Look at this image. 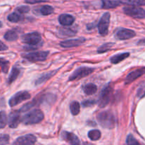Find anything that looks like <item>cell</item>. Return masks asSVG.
<instances>
[{
    "mask_svg": "<svg viewBox=\"0 0 145 145\" xmlns=\"http://www.w3.org/2000/svg\"><path fill=\"white\" fill-rule=\"evenodd\" d=\"M145 96V83L143 84L137 91V96L139 98H142Z\"/></svg>",
    "mask_w": 145,
    "mask_h": 145,
    "instance_id": "cell-35",
    "label": "cell"
},
{
    "mask_svg": "<svg viewBox=\"0 0 145 145\" xmlns=\"http://www.w3.org/2000/svg\"><path fill=\"white\" fill-rule=\"evenodd\" d=\"M96 25H97V23L96 22H93L92 24H88V26H87V28H88V30H92V29H93V28H95V27H96Z\"/></svg>",
    "mask_w": 145,
    "mask_h": 145,
    "instance_id": "cell-39",
    "label": "cell"
},
{
    "mask_svg": "<svg viewBox=\"0 0 145 145\" xmlns=\"http://www.w3.org/2000/svg\"><path fill=\"white\" fill-rule=\"evenodd\" d=\"M138 45H145V38L140 40L138 42Z\"/></svg>",
    "mask_w": 145,
    "mask_h": 145,
    "instance_id": "cell-40",
    "label": "cell"
},
{
    "mask_svg": "<svg viewBox=\"0 0 145 145\" xmlns=\"http://www.w3.org/2000/svg\"><path fill=\"white\" fill-rule=\"evenodd\" d=\"M96 102L95 101H92V100H88V101H85L82 102V104L83 105L84 107H88V106H93Z\"/></svg>",
    "mask_w": 145,
    "mask_h": 145,
    "instance_id": "cell-37",
    "label": "cell"
},
{
    "mask_svg": "<svg viewBox=\"0 0 145 145\" xmlns=\"http://www.w3.org/2000/svg\"><path fill=\"white\" fill-rule=\"evenodd\" d=\"M144 74L145 67L139 68V69H136V70L134 71H132V72L128 74L127 76H126V79H125V84H128L132 83V82L136 80V79L140 77L141 76H142V75Z\"/></svg>",
    "mask_w": 145,
    "mask_h": 145,
    "instance_id": "cell-13",
    "label": "cell"
},
{
    "mask_svg": "<svg viewBox=\"0 0 145 145\" xmlns=\"http://www.w3.org/2000/svg\"><path fill=\"white\" fill-rule=\"evenodd\" d=\"M1 25H2V24H1V21H0V28H1Z\"/></svg>",
    "mask_w": 145,
    "mask_h": 145,
    "instance_id": "cell-41",
    "label": "cell"
},
{
    "mask_svg": "<svg viewBox=\"0 0 145 145\" xmlns=\"http://www.w3.org/2000/svg\"><path fill=\"white\" fill-rule=\"evenodd\" d=\"M121 4L129 6H145V0H119Z\"/></svg>",
    "mask_w": 145,
    "mask_h": 145,
    "instance_id": "cell-21",
    "label": "cell"
},
{
    "mask_svg": "<svg viewBox=\"0 0 145 145\" xmlns=\"http://www.w3.org/2000/svg\"><path fill=\"white\" fill-rule=\"evenodd\" d=\"M8 123L7 114L4 111H0V129H3L6 127Z\"/></svg>",
    "mask_w": 145,
    "mask_h": 145,
    "instance_id": "cell-28",
    "label": "cell"
},
{
    "mask_svg": "<svg viewBox=\"0 0 145 145\" xmlns=\"http://www.w3.org/2000/svg\"><path fill=\"white\" fill-rule=\"evenodd\" d=\"M36 142V137L34 135L28 134L26 135L22 136L13 142L14 144H24V145H28V144H35Z\"/></svg>",
    "mask_w": 145,
    "mask_h": 145,
    "instance_id": "cell-12",
    "label": "cell"
},
{
    "mask_svg": "<svg viewBox=\"0 0 145 145\" xmlns=\"http://www.w3.org/2000/svg\"><path fill=\"white\" fill-rule=\"evenodd\" d=\"M7 18H8V20L10 22L17 23L22 21L24 17H23V16L21 15V14H19V13L18 14V13L16 12H14L10 14L8 16V17H7Z\"/></svg>",
    "mask_w": 145,
    "mask_h": 145,
    "instance_id": "cell-24",
    "label": "cell"
},
{
    "mask_svg": "<svg viewBox=\"0 0 145 145\" xmlns=\"http://www.w3.org/2000/svg\"><path fill=\"white\" fill-rule=\"evenodd\" d=\"M0 66H1V69L4 73H7L9 69V62L7 60L2 59L0 57Z\"/></svg>",
    "mask_w": 145,
    "mask_h": 145,
    "instance_id": "cell-31",
    "label": "cell"
},
{
    "mask_svg": "<svg viewBox=\"0 0 145 145\" xmlns=\"http://www.w3.org/2000/svg\"><path fill=\"white\" fill-rule=\"evenodd\" d=\"M109 20H110V14L106 12L102 15L98 24V28L99 33L102 35H105L107 34L108 29L109 25Z\"/></svg>",
    "mask_w": 145,
    "mask_h": 145,
    "instance_id": "cell-5",
    "label": "cell"
},
{
    "mask_svg": "<svg viewBox=\"0 0 145 145\" xmlns=\"http://www.w3.org/2000/svg\"><path fill=\"white\" fill-rule=\"evenodd\" d=\"M75 18L70 14H61L58 17V21L64 26H69L73 24Z\"/></svg>",
    "mask_w": 145,
    "mask_h": 145,
    "instance_id": "cell-16",
    "label": "cell"
},
{
    "mask_svg": "<svg viewBox=\"0 0 145 145\" xmlns=\"http://www.w3.org/2000/svg\"><path fill=\"white\" fill-rule=\"evenodd\" d=\"M113 92V88L110 84L107 85L103 88L98 99V105L100 108H104L109 103Z\"/></svg>",
    "mask_w": 145,
    "mask_h": 145,
    "instance_id": "cell-3",
    "label": "cell"
},
{
    "mask_svg": "<svg viewBox=\"0 0 145 145\" xmlns=\"http://www.w3.org/2000/svg\"><path fill=\"white\" fill-rule=\"evenodd\" d=\"M99 124L104 128L112 129L115 125V118L109 111L100 112L97 116Z\"/></svg>",
    "mask_w": 145,
    "mask_h": 145,
    "instance_id": "cell-2",
    "label": "cell"
},
{
    "mask_svg": "<svg viewBox=\"0 0 145 145\" xmlns=\"http://www.w3.org/2000/svg\"><path fill=\"white\" fill-rule=\"evenodd\" d=\"M4 38L6 40L9 41V42L15 41L18 38V33H17L15 30H10V31H8L5 34H4Z\"/></svg>",
    "mask_w": 145,
    "mask_h": 145,
    "instance_id": "cell-20",
    "label": "cell"
},
{
    "mask_svg": "<svg viewBox=\"0 0 145 145\" xmlns=\"http://www.w3.org/2000/svg\"><path fill=\"white\" fill-rule=\"evenodd\" d=\"M21 40L28 45H37L40 43L41 40V34L38 32H32L25 34L21 36Z\"/></svg>",
    "mask_w": 145,
    "mask_h": 145,
    "instance_id": "cell-8",
    "label": "cell"
},
{
    "mask_svg": "<svg viewBox=\"0 0 145 145\" xmlns=\"http://www.w3.org/2000/svg\"><path fill=\"white\" fill-rule=\"evenodd\" d=\"M20 74V69L18 68H17L16 67H14L11 69V72L10 73L8 79V83L11 84L16 79V78L18 77V76Z\"/></svg>",
    "mask_w": 145,
    "mask_h": 145,
    "instance_id": "cell-23",
    "label": "cell"
},
{
    "mask_svg": "<svg viewBox=\"0 0 145 145\" xmlns=\"http://www.w3.org/2000/svg\"><path fill=\"white\" fill-rule=\"evenodd\" d=\"M115 44L112 43V42H108V43H105L102 45H101L98 50V53H103V52H107V51H109L112 47L114 46Z\"/></svg>",
    "mask_w": 145,
    "mask_h": 145,
    "instance_id": "cell-29",
    "label": "cell"
},
{
    "mask_svg": "<svg viewBox=\"0 0 145 145\" xmlns=\"http://www.w3.org/2000/svg\"><path fill=\"white\" fill-rule=\"evenodd\" d=\"M30 10V8L27 6H20V7H18L16 8V12L19 13L21 14H26V13L28 12Z\"/></svg>",
    "mask_w": 145,
    "mask_h": 145,
    "instance_id": "cell-32",
    "label": "cell"
},
{
    "mask_svg": "<svg viewBox=\"0 0 145 145\" xmlns=\"http://www.w3.org/2000/svg\"><path fill=\"white\" fill-rule=\"evenodd\" d=\"M59 35L63 37H71L73 36L76 34L77 30L74 29L73 28H70V27H63V28H60Z\"/></svg>",
    "mask_w": 145,
    "mask_h": 145,
    "instance_id": "cell-17",
    "label": "cell"
},
{
    "mask_svg": "<svg viewBox=\"0 0 145 145\" xmlns=\"http://www.w3.org/2000/svg\"><path fill=\"white\" fill-rule=\"evenodd\" d=\"M85 41V39L84 38H75V39H71V40H66L61 42L60 45L61 47L65 48H73V47L79 46V45H82L84 42Z\"/></svg>",
    "mask_w": 145,
    "mask_h": 145,
    "instance_id": "cell-14",
    "label": "cell"
},
{
    "mask_svg": "<svg viewBox=\"0 0 145 145\" xmlns=\"http://www.w3.org/2000/svg\"><path fill=\"white\" fill-rule=\"evenodd\" d=\"M97 90H98V87L94 84H88L85 85L84 87V92L85 94L88 95V96L95 93Z\"/></svg>",
    "mask_w": 145,
    "mask_h": 145,
    "instance_id": "cell-22",
    "label": "cell"
},
{
    "mask_svg": "<svg viewBox=\"0 0 145 145\" xmlns=\"http://www.w3.org/2000/svg\"><path fill=\"white\" fill-rule=\"evenodd\" d=\"M61 137L63 140L71 144H79L80 143L78 137L75 134L69 132H63L61 133Z\"/></svg>",
    "mask_w": 145,
    "mask_h": 145,
    "instance_id": "cell-15",
    "label": "cell"
},
{
    "mask_svg": "<svg viewBox=\"0 0 145 145\" xmlns=\"http://www.w3.org/2000/svg\"><path fill=\"white\" fill-rule=\"evenodd\" d=\"M44 118V113L41 110L34 109L23 116L21 118V122L24 125L37 124L42 121Z\"/></svg>",
    "mask_w": 145,
    "mask_h": 145,
    "instance_id": "cell-1",
    "label": "cell"
},
{
    "mask_svg": "<svg viewBox=\"0 0 145 145\" xmlns=\"http://www.w3.org/2000/svg\"><path fill=\"white\" fill-rule=\"evenodd\" d=\"M48 52H47V51H38V52L24 54L22 57L29 62H38V61L45 60L48 57Z\"/></svg>",
    "mask_w": 145,
    "mask_h": 145,
    "instance_id": "cell-7",
    "label": "cell"
},
{
    "mask_svg": "<svg viewBox=\"0 0 145 145\" xmlns=\"http://www.w3.org/2000/svg\"><path fill=\"white\" fill-rule=\"evenodd\" d=\"M129 56V52H125V53H119L114 55L113 57L110 58V62L112 64H117L119 62H122L124 59L127 58Z\"/></svg>",
    "mask_w": 145,
    "mask_h": 145,
    "instance_id": "cell-19",
    "label": "cell"
},
{
    "mask_svg": "<svg viewBox=\"0 0 145 145\" xmlns=\"http://www.w3.org/2000/svg\"><path fill=\"white\" fill-rule=\"evenodd\" d=\"M54 74H55V72H49V73H47L43 75V76H41L39 79H37L36 82V84L38 85V84H41L44 83V82H45V81L48 80V79H50V78H51Z\"/></svg>",
    "mask_w": 145,
    "mask_h": 145,
    "instance_id": "cell-30",
    "label": "cell"
},
{
    "mask_svg": "<svg viewBox=\"0 0 145 145\" xmlns=\"http://www.w3.org/2000/svg\"><path fill=\"white\" fill-rule=\"evenodd\" d=\"M136 35L134 31L127 28H120L115 33V37L119 40H127L132 38Z\"/></svg>",
    "mask_w": 145,
    "mask_h": 145,
    "instance_id": "cell-11",
    "label": "cell"
},
{
    "mask_svg": "<svg viewBox=\"0 0 145 145\" xmlns=\"http://www.w3.org/2000/svg\"><path fill=\"white\" fill-rule=\"evenodd\" d=\"M31 98V95L28 92L23 91H19L18 93H15L11 99H9V104L11 107L17 106L18 104L21 103V102L24 101L26 100H28Z\"/></svg>",
    "mask_w": 145,
    "mask_h": 145,
    "instance_id": "cell-6",
    "label": "cell"
},
{
    "mask_svg": "<svg viewBox=\"0 0 145 145\" xmlns=\"http://www.w3.org/2000/svg\"><path fill=\"white\" fill-rule=\"evenodd\" d=\"M9 141V136L7 135L0 134V145L7 144Z\"/></svg>",
    "mask_w": 145,
    "mask_h": 145,
    "instance_id": "cell-33",
    "label": "cell"
},
{
    "mask_svg": "<svg viewBox=\"0 0 145 145\" xmlns=\"http://www.w3.org/2000/svg\"><path fill=\"white\" fill-rule=\"evenodd\" d=\"M20 113H21V111L14 110V111L11 112L9 113L8 117V124L9 127L14 129L18 127L20 122L21 121V117H20Z\"/></svg>",
    "mask_w": 145,
    "mask_h": 145,
    "instance_id": "cell-10",
    "label": "cell"
},
{
    "mask_svg": "<svg viewBox=\"0 0 145 145\" xmlns=\"http://www.w3.org/2000/svg\"><path fill=\"white\" fill-rule=\"evenodd\" d=\"M94 71V69L90 67H81L77 69L70 76L69 80L70 81H74L76 79H82V78L85 77V76H88L92 73Z\"/></svg>",
    "mask_w": 145,
    "mask_h": 145,
    "instance_id": "cell-9",
    "label": "cell"
},
{
    "mask_svg": "<svg viewBox=\"0 0 145 145\" xmlns=\"http://www.w3.org/2000/svg\"><path fill=\"white\" fill-rule=\"evenodd\" d=\"M80 103L78 102L74 101L71 103L70 110H71V113L73 116H77L80 113Z\"/></svg>",
    "mask_w": 145,
    "mask_h": 145,
    "instance_id": "cell-26",
    "label": "cell"
},
{
    "mask_svg": "<svg viewBox=\"0 0 145 145\" xmlns=\"http://www.w3.org/2000/svg\"><path fill=\"white\" fill-rule=\"evenodd\" d=\"M121 4L119 0H102V8H114Z\"/></svg>",
    "mask_w": 145,
    "mask_h": 145,
    "instance_id": "cell-18",
    "label": "cell"
},
{
    "mask_svg": "<svg viewBox=\"0 0 145 145\" xmlns=\"http://www.w3.org/2000/svg\"><path fill=\"white\" fill-rule=\"evenodd\" d=\"M7 49H8V47H7L4 42H2L1 40H0V51H4Z\"/></svg>",
    "mask_w": 145,
    "mask_h": 145,
    "instance_id": "cell-38",
    "label": "cell"
},
{
    "mask_svg": "<svg viewBox=\"0 0 145 145\" xmlns=\"http://www.w3.org/2000/svg\"><path fill=\"white\" fill-rule=\"evenodd\" d=\"M101 137L100 132L98 130H92L88 132V137L92 141H97Z\"/></svg>",
    "mask_w": 145,
    "mask_h": 145,
    "instance_id": "cell-25",
    "label": "cell"
},
{
    "mask_svg": "<svg viewBox=\"0 0 145 145\" xmlns=\"http://www.w3.org/2000/svg\"><path fill=\"white\" fill-rule=\"evenodd\" d=\"M123 11L126 15L129 16L134 18L142 19L145 18V10L140 7H124Z\"/></svg>",
    "mask_w": 145,
    "mask_h": 145,
    "instance_id": "cell-4",
    "label": "cell"
},
{
    "mask_svg": "<svg viewBox=\"0 0 145 145\" xmlns=\"http://www.w3.org/2000/svg\"><path fill=\"white\" fill-rule=\"evenodd\" d=\"M26 3H28V4H37V3H41V2H46L48 1L49 0H24Z\"/></svg>",
    "mask_w": 145,
    "mask_h": 145,
    "instance_id": "cell-36",
    "label": "cell"
},
{
    "mask_svg": "<svg viewBox=\"0 0 145 145\" xmlns=\"http://www.w3.org/2000/svg\"><path fill=\"white\" fill-rule=\"evenodd\" d=\"M53 12V8L51 6L49 5H45L43 6L41 8H40V13L44 16H48L51 14Z\"/></svg>",
    "mask_w": 145,
    "mask_h": 145,
    "instance_id": "cell-27",
    "label": "cell"
},
{
    "mask_svg": "<svg viewBox=\"0 0 145 145\" xmlns=\"http://www.w3.org/2000/svg\"><path fill=\"white\" fill-rule=\"evenodd\" d=\"M126 143L127 144H129V145L139 144V142L136 141V139H135L134 137L132 135H128L127 138V140H126Z\"/></svg>",
    "mask_w": 145,
    "mask_h": 145,
    "instance_id": "cell-34",
    "label": "cell"
}]
</instances>
